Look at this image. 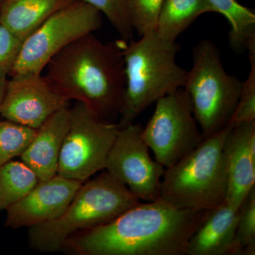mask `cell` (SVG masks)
<instances>
[{
    "mask_svg": "<svg viewBox=\"0 0 255 255\" xmlns=\"http://www.w3.org/2000/svg\"><path fill=\"white\" fill-rule=\"evenodd\" d=\"M206 213L179 209L160 199L139 201L110 222L74 235L61 251L74 255H186Z\"/></svg>",
    "mask_w": 255,
    "mask_h": 255,
    "instance_id": "cell-1",
    "label": "cell"
},
{
    "mask_svg": "<svg viewBox=\"0 0 255 255\" xmlns=\"http://www.w3.org/2000/svg\"><path fill=\"white\" fill-rule=\"evenodd\" d=\"M126 43H104L93 33L82 37L52 58L46 78L69 102H82L100 120L114 122L125 92Z\"/></svg>",
    "mask_w": 255,
    "mask_h": 255,
    "instance_id": "cell-2",
    "label": "cell"
},
{
    "mask_svg": "<svg viewBox=\"0 0 255 255\" xmlns=\"http://www.w3.org/2000/svg\"><path fill=\"white\" fill-rule=\"evenodd\" d=\"M176 42L165 41L155 31L123 48L126 88L119 115L120 127L134 123L137 117L159 99L184 88L187 71L176 61Z\"/></svg>",
    "mask_w": 255,
    "mask_h": 255,
    "instance_id": "cell-3",
    "label": "cell"
},
{
    "mask_svg": "<svg viewBox=\"0 0 255 255\" xmlns=\"http://www.w3.org/2000/svg\"><path fill=\"white\" fill-rule=\"evenodd\" d=\"M139 201L105 171L82 184L58 219L30 227L29 246L41 253L61 251L74 235L110 222Z\"/></svg>",
    "mask_w": 255,
    "mask_h": 255,
    "instance_id": "cell-4",
    "label": "cell"
},
{
    "mask_svg": "<svg viewBox=\"0 0 255 255\" xmlns=\"http://www.w3.org/2000/svg\"><path fill=\"white\" fill-rule=\"evenodd\" d=\"M231 127L204 137L195 150L165 169L159 199L194 211H208L226 201L228 179L223 147Z\"/></svg>",
    "mask_w": 255,
    "mask_h": 255,
    "instance_id": "cell-5",
    "label": "cell"
},
{
    "mask_svg": "<svg viewBox=\"0 0 255 255\" xmlns=\"http://www.w3.org/2000/svg\"><path fill=\"white\" fill-rule=\"evenodd\" d=\"M242 82L226 71L213 42L204 40L194 48L192 68L184 89L204 137L228 126L237 107Z\"/></svg>",
    "mask_w": 255,
    "mask_h": 255,
    "instance_id": "cell-6",
    "label": "cell"
},
{
    "mask_svg": "<svg viewBox=\"0 0 255 255\" xmlns=\"http://www.w3.org/2000/svg\"><path fill=\"white\" fill-rule=\"evenodd\" d=\"M102 26L99 10L75 0L50 16L23 40L9 76L40 75L55 55Z\"/></svg>",
    "mask_w": 255,
    "mask_h": 255,
    "instance_id": "cell-7",
    "label": "cell"
},
{
    "mask_svg": "<svg viewBox=\"0 0 255 255\" xmlns=\"http://www.w3.org/2000/svg\"><path fill=\"white\" fill-rule=\"evenodd\" d=\"M120 126L103 122L82 104L70 107V121L58 160V174L85 182L105 169Z\"/></svg>",
    "mask_w": 255,
    "mask_h": 255,
    "instance_id": "cell-8",
    "label": "cell"
},
{
    "mask_svg": "<svg viewBox=\"0 0 255 255\" xmlns=\"http://www.w3.org/2000/svg\"><path fill=\"white\" fill-rule=\"evenodd\" d=\"M155 103L152 117L142 127V137L155 160L167 169L195 150L204 137L184 88L170 92Z\"/></svg>",
    "mask_w": 255,
    "mask_h": 255,
    "instance_id": "cell-9",
    "label": "cell"
},
{
    "mask_svg": "<svg viewBox=\"0 0 255 255\" xmlns=\"http://www.w3.org/2000/svg\"><path fill=\"white\" fill-rule=\"evenodd\" d=\"M142 130L140 124L120 128L105 169L139 201H153L160 196L165 168L151 157L150 148L142 139Z\"/></svg>",
    "mask_w": 255,
    "mask_h": 255,
    "instance_id": "cell-10",
    "label": "cell"
},
{
    "mask_svg": "<svg viewBox=\"0 0 255 255\" xmlns=\"http://www.w3.org/2000/svg\"><path fill=\"white\" fill-rule=\"evenodd\" d=\"M69 106L46 76L23 75L7 80L0 117L38 128L53 114Z\"/></svg>",
    "mask_w": 255,
    "mask_h": 255,
    "instance_id": "cell-11",
    "label": "cell"
},
{
    "mask_svg": "<svg viewBox=\"0 0 255 255\" xmlns=\"http://www.w3.org/2000/svg\"><path fill=\"white\" fill-rule=\"evenodd\" d=\"M84 182L57 174L36 185L6 209L5 226L11 229L32 227L61 216Z\"/></svg>",
    "mask_w": 255,
    "mask_h": 255,
    "instance_id": "cell-12",
    "label": "cell"
},
{
    "mask_svg": "<svg viewBox=\"0 0 255 255\" xmlns=\"http://www.w3.org/2000/svg\"><path fill=\"white\" fill-rule=\"evenodd\" d=\"M223 154L228 179L226 201L238 210L255 187V122L231 125Z\"/></svg>",
    "mask_w": 255,
    "mask_h": 255,
    "instance_id": "cell-13",
    "label": "cell"
},
{
    "mask_svg": "<svg viewBox=\"0 0 255 255\" xmlns=\"http://www.w3.org/2000/svg\"><path fill=\"white\" fill-rule=\"evenodd\" d=\"M70 121V107L53 114L41 127L20 156L23 163L43 181L58 174V160Z\"/></svg>",
    "mask_w": 255,
    "mask_h": 255,
    "instance_id": "cell-14",
    "label": "cell"
},
{
    "mask_svg": "<svg viewBox=\"0 0 255 255\" xmlns=\"http://www.w3.org/2000/svg\"><path fill=\"white\" fill-rule=\"evenodd\" d=\"M239 209L224 201L206 211L188 242L186 255H235Z\"/></svg>",
    "mask_w": 255,
    "mask_h": 255,
    "instance_id": "cell-15",
    "label": "cell"
},
{
    "mask_svg": "<svg viewBox=\"0 0 255 255\" xmlns=\"http://www.w3.org/2000/svg\"><path fill=\"white\" fill-rule=\"evenodd\" d=\"M75 0H4L0 23L23 40L58 10Z\"/></svg>",
    "mask_w": 255,
    "mask_h": 255,
    "instance_id": "cell-16",
    "label": "cell"
},
{
    "mask_svg": "<svg viewBox=\"0 0 255 255\" xmlns=\"http://www.w3.org/2000/svg\"><path fill=\"white\" fill-rule=\"evenodd\" d=\"M209 12L215 10L208 0H164L155 31L162 39L176 42L196 18Z\"/></svg>",
    "mask_w": 255,
    "mask_h": 255,
    "instance_id": "cell-17",
    "label": "cell"
},
{
    "mask_svg": "<svg viewBox=\"0 0 255 255\" xmlns=\"http://www.w3.org/2000/svg\"><path fill=\"white\" fill-rule=\"evenodd\" d=\"M215 12L228 20L231 28L229 43L235 51L246 49L248 43L255 38V14L251 9L236 0H208Z\"/></svg>",
    "mask_w": 255,
    "mask_h": 255,
    "instance_id": "cell-18",
    "label": "cell"
},
{
    "mask_svg": "<svg viewBox=\"0 0 255 255\" xmlns=\"http://www.w3.org/2000/svg\"><path fill=\"white\" fill-rule=\"evenodd\" d=\"M36 174L22 162L10 161L0 167V211L17 202L38 182Z\"/></svg>",
    "mask_w": 255,
    "mask_h": 255,
    "instance_id": "cell-19",
    "label": "cell"
},
{
    "mask_svg": "<svg viewBox=\"0 0 255 255\" xmlns=\"http://www.w3.org/2000/svg\"><path fill=\"white\" fill-rule=\"evenodd\" d=\"M36 129L11 121H0V167L22 155Z\"/></svg>",
    "mask_w": 255,
    "mask_h": 255,
    "instance_id": "cell-20",
    "label": "cell"
},
{
    "mask_svg": "<svg viewBox=\"0 0 255 255\" xmlns=\"http://www.w3.org/2000/svg\"><path fill=\"white\" fill-rule=\"evenodd\" d=\"M255 255V187L239 209L235 255Z\"/></svg>",
    "mask_w": 255,
    "mask_h": 255,
    "instance_id": "cell-21",
    "label": "cell"
},
{
    "mask_svg": "<svg viewBox=\"0 0 255 255\" xmlns=\"http://www.w3.org/2000/svg\"><path fill=\"white\" fill-rule=\"evenodd\" d=\"M251 62V72L242 90L237 107L228 125L255 122V39L246 47Z\"/></svg>",
    "mask_w": 255,
    "mask_h": 255,
    "instance_id": "cell-22",
    "label": "cell"
},
{
    "mask_svg": "<svg viewBox=\"0 0 255 255\" xmlns=\"http://www.w3.org/2000/svg\"><path fill=\"white\" fill-rule=\"evenodd\" d=\"M127 2L132 30L140 37L155 31L164 0H127Z\"/></svg>",
    "mask_w": 255,
    "mask_h": 255,
    "instance_id": "cell-23",
    "label": "cell"
},
{
    "mask_svg": "<svg viewBox=\"0 0 255 255\" xmlns=\"http://www.w3.org/2000/svg\"><path fill=\"white\" fill-rule=\"evenodd\" d=\"M94 6L108 18L118 32L122 41L127 42L132 38V28L128 13L127 0H80Z\"/></svg>",
    "mask_w": 255,
    "mask_h": 255,
    "instance_id": "cell-24",
    "label": "cell"
},
{
    "mask_svg": "<svg viewBox=\"0 0 255 255\" xmlns=\"http://www.w3.org/2000/svg\"><path fill=\"white\" fill-rule=\"evenodd\" d=\"M23 40L0 23V77L9 75L22 46Z\"/></svg>",
    "mask_w": 255,
    "mask_h": 255,
    "instance_id": "cell-25",
    "label": "cell"
},
{
    "mask_svg": "<svg viewBox=\"0 0 255 255\" xmlns=\"http://www.w3.org/2000/svg\"><path fill=\"white\" fill-rule=\"evenodd\" d=\"M7 79L0 77V110H1V104L4 100L5 91H6Z\"/></svg>",
    "mask_w": 255,
    "mask_h": 255,
    "instance_id": "cell-26",
    "label": "cell"
},
{
    "mask_svg": "<svg viewBox=\"0 0 255 255\" xmlns=\"http://www.w3.org/2000/svg\"><path fill=\"white\" fill-rule=\"evenodd\" d=\"M3 1L4 0H0V8H1V4H2Z\"/></svg>",
    "mask_w": 255,
    "mask_h": 255,
    "instance_id": "cell-27",
    "label": "cell"
}]
</instances>
